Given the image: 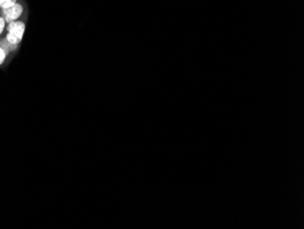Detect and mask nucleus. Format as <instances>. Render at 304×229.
<instances>
[{
	"instance_id": "nucleus-5",
	"label": "nucleus",
	"mask_w": 304,
	"mask_h": 229,
	"mask_svg": "<svg viewBox=\"0 0 304 229\" xmlns=\"http://www.w3.org/2000/svg\"><path fill=\"white\" fill-rule=\"evenodd\" d=\"M6 20L4 19V18L2 16H0V36L3 34L4 31L6 30Z\"/></svg>"
},
{
	"instance_id": "nucleus-3",
	"label": "nucleus",
	"mask_w": 304,
	"mask_h": 229,
	"mask_svg": "<svg viewBox=\"0 0 304 229\" xmlns=\"http://www.w3.org/2000/svg\"><path fill=\"white\" fill-rule=\"evenodd\" d=\"M18 2V0H0V8H6L9 6L15 5Z\"/></svg>"
},
{
	"instance_id": "nucleus-2",
	"label": "nucleus",
	"mask_w": 304,
	"mask_h": 229,
	"mask_svg": "<svg viewBox=\"0 0 304 229\" xmlns=\"http://www.w3.org/2000/svg\"><path fill=\"white\" fill-rule=\"evenodd\" d=\"M24 12V7L20 3H16L15 5L1 9V16L6 20V23H10L22 16Z\"/></svg>"
},
{
	"instance_id": "nucleus-1",
	"label": "nucleus",
	"mask_w": 304,
	"mask_h": 229,
	"mask_svg": "<svg viewBox=\"0 0 304 229\" xmlns=\"http://www.w3.org/2000/svg\"><path fill=\"white\" fill-rule=\"evenodd\" d=\"M6 35L5 39L9 44L15 47H18L23 39L26 24L21 20H15L10 23H7L6 28Z\"/></svg>"
},
{
	"instance_id": "nucleus-4",
	"label": "nucleus",
	"mask_w": 304,
	"mask_h": 229,
	"mask_svg": "<svg viewBox=\"0 0 304 229\" xmlns=\"http://www.w3.org/2000/svg\"><path fill=\"white\" fill-rule=\"evenodd\" d=\"M7 53L8 52L6 51V49L0 45V66H2L5 63L6 57H7Z\"/></svg>"
}]
</instances>
